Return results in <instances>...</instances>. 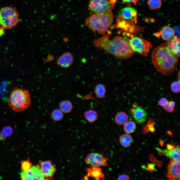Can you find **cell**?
<instances>
[{"label":"cell","mask_w":180,"mask_h":180,"mask_svg":"<svg viewBox=\"0 0 180 180\" xmlns=\"http://www.w3.org/2000/svg\"><path fill=\"white\" fill-rule=\"evenodd\" d=\"M94 44L98 48L120 59L129 58L135 53L131 47L129 40L119 36H116L110 40L109 36L105 35L96 39Z\"/></svg>","instance_id":"6da1fadb"},{"label":"cell","mask_w":180,"mask_h":180,"mask_svg":"<svg viewBox=\"0 0 180 180\" xmlns=\"http://www.w3.org/2000/svg\"><path fill=\"white\" fill-rule=\"evenodd\" d=\"M178 57L168 49L166 43L155 48L151 55L152 61L154 67L164 76L174 70L177 66Z\"/></svg>","instance_id":"7a4b0ae2"},{"label":"cell","mask_w":180,"mask_h":180,"mask_svg":"<svg viewBox=\"0 0 180 180\" xmlns=\"http://www.w3.org/2000/svg\"><path fill=\"white\" fill-rule=\"evenodd\" d=\"M113 15L111 10L100 14H95L88 17L85 24L94 32L104 34L113 22Z\"/></svg>","instance_id":"3957f363"},{"label":"cell","mask_w":180,"mask_h":180,"mask_svg":"<svg viewBox=\"0 0 180 180\" xmlns=\"http://www.w3.org/2000/svg\"><path fill=\"white\" fill-rule=\"evenodd\" d=\"M31 103L30 95L28 90L17 87L12 89L8 104L13 110L22 112L29 108Z\"/></svg>","instance_id":"277c9868"},{"label":"cell","mask_w":180,"mask_h":180,"mask_svg":"<svg viewBox=\"0 0 180 180\" xmlns=\"http://www.w3.org/2000/svg\"><path fill=\"white\" fill-rule=\"evenodd\" d=\"M19 22L17 10L11 7L6 6L0 10V27L4 29H10Z\"/></svg>","instance_id":"5b68a950"},{"label":"cell","mask_w":180,"mask_h":180,"mask_svg":"<svg viewBox=\"0 0 180 180\" xmlns=\"http://www.w3.org/2000/svg\"><path fill=\"white\" fill-rule=\"evenodd\" d=\"M114 1L116 0H90L88 9L95 14H102L112 9L114 6Z\"/></svg>","instance_id":"8992f818"},{"label":"cell","mask_w":180,"mask_h":180,"mask_svg":"<svg viewBox=\"0 0 180 180\" xmlns=\"http://www.w3.org/2000/svg\"><path fill=\"white\" fill-rule=\"evenodd\" d=\"M129 42L133 51L145 56H147L150 49L152 47L150 43L142 37H134L129 40Z\"/></svg>","instance_id":"52a82bcc"},{"label":"cell","mask_w":180,"mask_h":180,"mask_svg":"<svg viewBox=\"0 0 180 180\" xmlns=\"http://www.w3.org/2000/svg\"><path fill=\"white\" fill-rule=\"evenodd\" d=\"M108 158L102 154L96 152H92L88 154L84 159L85 163L91 166H106L108 165Z\"/></svg>","instance_id":"ba28073f"},{"label":"cell","mask_w":180,"mask_h":180,"mask_svg":"<svg viewBox=\"0 0 180 180\" xmlns=\"http://www.w3.org/2000/svg\"><path fill=\"white\" fill-rule=\"evenodd\" d=\"M21 178L22 180H44L45 177L38 165L33 166L30 170L23 171L20 173Z\"/></svg>","instance_id":"9c48e42d"},{"label":"cell","mask_w":180,"mask_h":180,"mask_svg":"<svg viewBox=\"0 0 180 180\" xmlns=\"http://www.w3.org/2000/svg\"><path fill=\"white\" fill-rule=\"evenodd\" d=\"M180 161L171 160L167 166V177L169 180H180Z\"/></svg>","instance_id":"30bf717a"},{"label":"cell","mask_w":180,"mask_h":180,"mask_svg":"<svg viewBox=\"0 0 180 180\" xmlns=\"http://www.w3.org/2000/svg\"><path fill=\"white\" fill-rule=\"evenodd\" d=\"M40 169L45 178H52L56 171V168L50 160L40 162Z\"/></svg>","instance_id":"8fae6325"},{"label":"cell","mask_w":180,"mask_h":180,"mask_svg":"<svg viewBox=\"0 0 180 180\" xmlns=\"http://www.w3.org/2000/svg\"><path fill=\"white\" fill-rule=\"evenodd\" d=\"M156 149L160 154L164 155L171 160L180 161V150L179 145L171 149L162 150L158 148H156Z\"/></svg>","instance_id":"7c38bea8"},{"label":"cell","mask_w":180,"mask_h":180,"mask_svg":"<svg viewBox=\"0 0 180 180\" xmlns=\"http://www.w3.org/2000/svg\"><path fill=\"white\" fill-rule=\"evenodd\" d=\"M131 110L134 118L137 123L141 124L146 121L148 114L142 108L138 106L134 109L132 108Z\"/></svg>","instance_id":"4fadbf2b"},{"label":"cell","mask_w":180,"mask_h":180,"mask_svg":"<svg viewBox=\"0 0 180 180\" xmlns=\"http://www.w3.org/2000/svg\"><path fill=\"white\" fill-rule=\"evenodd\" d=\"M87 172L86 176L88 178L91 177L96 180H104V176L100 167L91 166L90 168H86Z\"/></svg>","instance_id":"5bb4252c"},{"label":"cell","mask_w":180,"mask_h":180,"mask_svg":"<svg viewBox=\"0 0 180 180\" xmlns=\"http://www.w3.org/2000/svg\"><path fill=\"white\" fill-rule=\"evenodd\" d=\"M73 62V58L72 54L67 52L60 56L57 60L58 64L64 68H67L70 66Z\"/></svg>","instance_id":"9a60e30c"},{"label":"cell","mask_w":180,"mask_h":180,"mask_svg":"<svg viewBox=\"0 0 180 180\" xmlns=\"http://www.w3.org/2000/svg\"><path fill=\"white\" fill-rule=\"evenodd\" d=\"M119 14L123 18L128 20H132L136 16L137 11L132 7H126L122 8L119 12Z\"/></svg>","instance_id":"2e32d148"},{"label":"cell","mask_w":180,"mask_h":180,"mask_svg":"<svg viewBox=\"0 0 180 180\" xmlns=\"http://www.w3.org/2000/svg\"><path fill=\"white\" fill-rule=\"evenodd\" d=\"M160 34L162 38L164 40L168 41L174 38V30L169 26H163L161 30Z\"/></svg>","instance_id":"e0dca14e"},{"label":"cell","mask_w":180,"mask_h":180,"mask_svg":"<svg viewBox=\"0 0 180 180\" xmlns=\"http://www.w3.org/2000/svg\"><path fill=\"white\" fill-rule=\"evenodd\" d=\"M168 49L178 56H180V42L177 41L174 38L166 42Z\"/></svg>","instance_id":"ac0fdd59"},{"label":"cell","mask_w":180,"mask_h":180,"mask_svg":"<svg viewBox=\"0 0 180 180\" xmlns=\"http://www.w3.org/2000/svg\"><path fill=\"white\" fill-rule=\"evenodd\" d=\"M128 117L125 112H121L117 113L115 116V120L116 123L119 125H124L128 120Z\"/></svg>","instance_id":"d6986e66"},{"label":"cell","mask_w":180,"mask_h":180,"mask_svg":"<svg viewBox=\"0 0 180 180\" xmlns=\"http://www.w3.org/2000/svg\"><path fill=\"white\" fill-rule=\"evenodd\" d=\"M119 140L122 146L125 148H128L131 145L133 140L130 135L128 134H125L120 136Z\"/></svg>","instance_id":"ffe728a7"},{"label":"cell","mask_w":180,"mask_h":180,"mask_svg":"<svg viewBox=\"0 0 180 180\" xmlns=\"http://www.w3.org/2000/svg\"><path fill=\"white\" fill-rule=\"evenodd\" d=\"M84 116L86 120L90 123L94 122L98 118L97 112L92 110H90L86 111L84 113Z\"/></svg>","instance_id":"44dd1931"},{"label":"cell","mask_w":180,"mask_h":180,"mask_svg":"<svg viewBox=\"0 0 180 180\" xmlns=\"http://www.w3.org/2000/svg\"><path fill=\"white\" fill-rule=\"evenodd\" d=\"M60 110L64 113L70 112L72 108V106L71 102L69 100H65L61 102L60 104Z\"/></svg>","instance_id":"7402d4cb"},{"label":"cell","mask_w":180,"mask_h":180,"mask_svg":"<svg viewBox=\"0 0 180 180\" xmlns=\"http://www.w3.org/2000/svg\"><path fill=\"white\" fill-rule=\"evenodd\" d=\"M94 92L97 98H104L106 93V89L104 86L101 84H97L95 88Z\"/></svg>","instance_id":"603a6c76"},{"label":"cell","mask_w":180,"mask_h":180,"mask_svg":"<svg viewBox=\"0 0 180 180\" xmlns=\"http://www.w3.org/2000/svg\"><path fill=\"white\" fill-rule=\"evenodd\" d=\"M12 132L13 130L11 127L7 126L4 127L0 133V140H4L8 137L11 136Z\"/></svg>","instance_id":"cb8c5ba5"},{"label":"cell","mask_w":180,"mask_h":180,"mask_svg":"<svg viewBox=\"0 0 180 180\" xmlns=\"http://www.w3.org/2000/svg\"><path fill=\"white\" fill-rule=\"evenodd\" d=\"M124 125V130L128 134L132 133L136 130V124L133 121H128Z\"/></svg>","instance_id":"d4e9b609"},{"label":"cell","mask_w":180,"mask_h":180,"mask_svg":"<svg viewBox=\"0 0 180 180\" xmlns=\"http://www.w3.org/2000/svg\"><path fill=\"white\" fill-rule=\"evenodd\" d=\"M52 116L54 120L59 121L63 118L64 114L63 112L60 110L56 109L52 112Z\"/></svg>","instance_id":"484cf974"},{"label":"cell","mask_w":180,"mask_h":180,"mask_svg":"<svg viewBox=\"0 0 180 180\" xmlns=\"http://www.w3.org/2000/svg\"><path fill=\"white\" fill-rule=\"evenodd\" d=\"M148 4L150 8L156 10L160 8L162 2L161 0H148Z\"/></svg>","instance_id":"4316f807"},{"label":"cell","mask_w":180,"mask_h":180,"mask_svg":"<svg viewBox=\"0 0 180 180\" xmlns=\"http://www.w3.org/2000/svg\"><path fill=\"white\" fill-rule=\"evenodd\" d=\"M29 158L26 160L20 162L21 168L23 171H26L30 169L32 167V164L29 161Z\"/></svg>","instance_id":"83f0119b"},{"label":"cell","mask_w":180,"mask_h":180,"mask_svg":"<svg viewBox=\"0 0 180 180\" xmlns=\"http://www.w3.org/2000/svg\"><path fill=\"white\" fill-rule=\"evenodd\" d=\"M172 91L175 93L180 92V84L178 81H175L171 84L170 86Z\"/></svg>","instance_id":"f1b7e54d"},{"label":"cell","mask_w":180,"mask_h":180,"mask_svg":"<svg viewBox=\"0 0 180 180\" xmlns=\"http://www.w3.org/2000/svg\"><path fill=\"white\" fill-rule=\"evenodd\" d=\"M174 34V38L177 41L180 42V27L178 26H175L173 29Z\"/></svg>","instance_id":"f546056e"},{"label":"cell","mask_w":180,"mask_h":180,"mask_svg":"<svg viewBox=\"0 0 180 180\" xmlns=\"http://www.w3.org/2000/svg\"><path fill=\"white\" fill-rule=\"evenodd\" d=\"M162 107L166 110L169 112H172L174 110V107L172 106L168 101Z\"/></svg>","instance_id":"4dcf8cb0"},{"label":"cell","mask_w":180,"mask_h":180,"mask_svg":"<svg viewBox=\"0 0 180 180\" xmlns=\"http://www.w3.org/2000/svg\"><path fill=\"white\" fill-rule=\"evenodd\" d=\"M167 100L165 98H161L158 102L160 106H163L168 102Z\"/></svg>","instance_id":"1f68e13d"},{"label":"cell","mask_w":180,"mask_h":180,"mask_svg":"<svg viewBox=\"0 0 180 180\" xmlns=\"http://www.w3.org/2000/svg\"><path fill=\"white\" fill-rule=\"evenodd\" d=\"M118 180H129V177L128 175L125 174H122L120 175L118 178Z\"/></svg>","instance_id":"d6a6232c"},{"label":"cell","mask_w":180,"mask_h":180,"mask_svg":"<svg viewBox=\"0 0 180 180\" xmlns=\"http://www.w3.org/2000/svg\"><path fill=\"white\" fill-rule=\"evenodd\" d=\"M124 2H132L136 4L139 0H122Z\"/></svg>","instance_id":"836d02e7"},{"label":"cell","mask_w":180,"mask_h":180,"mask_svg":"<svg viewBox=\"0 0 180 180\" xmlns=\"http://www.w3.org/2000/svg\"><path fill=\"white\" fill-rule=\"evenodd\" d=\"M5 33L4 29L0 27V37L4 35Z\"/></svg>","instance_id":"e575fe53"}]
</instances>
